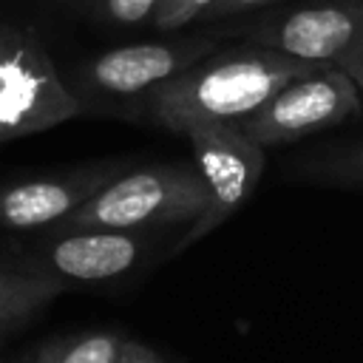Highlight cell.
I'll return each instance as SVG.
<instances>
[{
  "mask_svg": "<svg viewBox=\"0 0 363 363\" xmlns=\"http://www.w3.org/2000/svg\"><path fill=\"white\" fill-rule=\"evenodd\" d=\"M312 65L320 62H303L261 45L213 51L153 88L130 113H142L173 133H184L196 122H241Z\"/></svg>",
  "mask_w": 363,
  "mask_h": 363,
  "instance_id": "obj_1",
  "label": "cell"
},
{
  "mask_svg": "<svg viewBox=\"0 0 363 363\" xmlns=\"http://www.w3.org/2000/svg\"><path fill=\"white\" fill-rule=\"evenodd\" d=\"M207 207V187L193 162L136 164L51 230L156 233L193 224ZM48 233V230H43Z\"/></svg>",
  "mask_w": 363,
  "mask_h": 363,
  "instance_id": "obj_2",
  "label": "cell"
},
{
  "mask_svg": "<svg viewBox=\"0 0 363 363\" xmlns=\"http://www.w3.org/2000/svg\"><path fill=\"white\" fill-rule=\"evenodd\" d=\"M82 113L34 26L0 17V142L43 133Z\"/></svg>",
  "mask_w": 363,
  "mask_h": 363,
  "instance_id": "obj_3",
  "label": "cell"
},
{
  "mask_svg": "<svg viewBox=\"0 0 363 363\" xmlns=\"http://www.w3.org/2000/svg\"><path fill=\"white\" fill-rule=\"evenodd\" d=\"M216 51L213 37H187L176 43H128L108 48L65 77V85L85 111H130L153 88L173 79L201 57Z\"/></svg>",
  "mask_w": 363,
  "mask_h": 363,
  "instance_id": "obj_4",
  "label": "cell"
},
{
  "mask_svg": "<svg viewBox=\"0 0 363 363\" xmlns=\"http://www.w3.org/2000/svg\"><path fill=\"white\" fill-rule=\"evenodd\" d=\"M182 136H187L193 147V164L199 167L204 187H207V207L204 213L182 233L173 244L170 255L187 250L190 244L210 235L221 227L258 187L264 173L267 147L258 145L241 122H196Z\"/></svg>",
  "mask_w": 363,
  "mask_h": 363,
  "instance_id": "obj_5",
  "label": "cell"
},
{
  "mask_svg": "<svg viewBox=\"0 0 363 363\" xmlns=\"http://www.w3.org/2000/svg\"><path fill=\"white\" fill-rule=\"evenodd\" d=\"M363 113V96L352 77L335 65H312L278 88L241 128L264 147L289 145Z\"/></svg>",
  "mask_w": 363,
  "mask_h": 363,
  "instance_id": "obj_6",
  "label": "cell"
},
{
  "mask_svg": "<svg viewBox=\"0 0 363 363\" xmlns=\"http://www.w3.org/2000/svg\"><path fill=\"white\" fill-rule=\"evenodd\" d=\"M28 264L60 281L111 284L136 272L156 250V233L136 230H48L34 233L31 241L11 244Z\"/></svg>",
  "mask_w": 363,
  "mask_h": 363,
  "instance_id": "obj_7",
  "label": "cell"
},
{
  "mask_svg": "<svg viewBox=\"0 0 363 363\" xmlns=\"http://www.w3.org/2000/svg\"><path fill=\"white\" fill-rule=\"evenodd\" d=\"M252 45L303 62L349 71L363 48V0H335L281 11L247 31Z\"/></svg>",
  "mask_w": 363,
  "mask_h": 363,
  "instance_id": "obj_8",
  "label": "cell"
},
{
  "mask_svg": "<svg viewBox=\"0 0 363 363\" xmlns=\"http://www.w3.org/2000/svg\"><path fill=\"white\" fill-rule=\"evenodd\" d=\"M133 159H102L60 173H40L0 184V230L43 233L62 224L105 184L128 173Z\"/></svg>",
  "mask_w": 363,
  "mask_h": 363,
  "instance_id": "obj_9",
  "label": "cell"
},
{
  "mask_svg": "<svg viewBox=\"0 0 363 363\" xmlns=\"http://www.w3.org/2000/svg\"><path fill=\"white\" fill-rule=\"evenodd\" d=\"M65 286L28 264L17 250L0 252V335L23 329Z\"/></svg>",
  "mask_w": 363,
  "mask_h": 363,
  "instance_id": "obj_10",
  "label": "cell"
},
{
  "mask_svg": "<svg viewBox=\"0 0 363 363\" xmlns=\"http://www.w3.org/2000/svg\"><path fill=\"white\" fill-rule=\"evenodd\" d=\"M125 335L119 332H79L45 340L31 363H116Z\"/></svg>",
  "mask_w": 363,
  "mask_h": 363,
  "instance_id": "obj_11",
  "label": "cell"
},
{
  "mask_svg": "<svg viewBox=\"0 0 363 363\" xmlns=\"http://www.w3.org/2000/svg\"><path fill=\"white\" fill-rule=\"evenodd\" d=\"M162 0H91V14L102 26L133 28L153 20Z\"/></svg>",
  "mask_w": 363,
  "mask_h": 363,
  "instance_id": "obj_12",
  "label": "cell"
},
{
  "mask_svg": "<svg viewBox=\"0 0 363 363\" xmlns=\"http://www.w3.org/2000/svg\"><path fill=\"white\" fill-rule=\"evenodd\" d=\"M216 0H162V6L156 9L150 26L159 31H176L199 17H204L210 11Z\"/></svg>",
  "mask_w": 363,
  "mask_h": 363,
  "instance_id": "obj_13",
  "label": "cell"
},
{
  "mask_svg": "<svg viewBox=\"0 0 363 363\" xmlns=\"http://www.w3.org/2000/svg\"><path fill=\"white\" fill-rule=\"evenodd\" d=\"M326 173H332L343 182H363V142L335 153L326 162Z\"/></svg>",
  "mask_w": 363,
  "mask_h": 363,
  "instance_id": "obj_14",
  "label": "cell"
},
{
  "mask_svg": "<svg viewBox=\"0 0 363 363\" xmlns=\"http://www.w3.org/2000/svg\"><path fill=\"white\" fill-rule=\"evenodd\" d=\"M116 363H167V360L159 352H153L150 346H145V343H139L133 337H125Z\"/></svg>",
  "mask_w": 363,
  "mask_h": 363,
  "instance_id": "obj_15",
  "label": "cell"
},
{
  "mask_svg": "<svg viewBox=\"0 0 363 363\" xmlns=\"http://www.w3.org/2000/svg\"><path fill=\"white\" fill-rule=\"evenodd\" d=\"M269 3H275V0H216L204 17H227V14H241V11H252V9L269 6Z\"/></svg>",
  "mask_w": 363,
  "mask_h": 363,
  "instance_id": "obj_16",
  "label": "cell"
},
{
  "mask_svg": "<svg viewBox=\"0 0 363 363\" xmlns=\"http://www.w3.org/2000/svg\"><path fill=\"white\" fill-rule=\"evenodd\" d=\"M349 77H352V82L357 85V91H360V96H363V48H360V54L354 57V62L349 65V71H346Z\"/></svg>",
  "mask_w": 363,
  "mask_h": 363,
  "instance_id": "obj_17",
  "label": "cell"
},
{
  "mask_svg": "<svg viewBox=\"0 0 363 363\" xmlns=\"http://www.w3.org/2000/svg\"><path fill=\"white\" fill-rule=\"evenodd\" d=\"M54 3H77V0H54Z\"/></svg>",
  "mask_w": 363,
  "mask_h": 363,
  "instance_id": "obj_18",
  "label": "cell"
},
{
  "mask_svg": "<svg viewBox=\"0 0 363 363\" xmlns=\"http://www.w3.org/2000/svg\"><path fill=\"white\" fill-rule=\"evenodd\" d=\"M17 363H31V357H26V360H17Z\"/></svg>",
  "mask_w": 363,
  "mask_h": 363,
  "instance_id": "obj_19",
  "label": "cell"
}]
</instances>
